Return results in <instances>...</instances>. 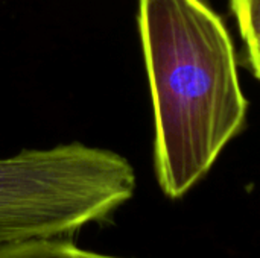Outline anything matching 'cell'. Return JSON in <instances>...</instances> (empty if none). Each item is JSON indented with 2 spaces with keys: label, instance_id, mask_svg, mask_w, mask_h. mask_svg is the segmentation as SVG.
<instances>
[{
  "label": "cell",
  "instance_id": "cell-1",
  "mask_svg": "<svg viewBox=\"0 0 260 258\" xmlns=\"http://www.w3.org/2000/svg\"><path fill=\"white\" fill-rule=\"evenodd\" d=\"M139 33L154 108V167L169 199L212 169L245 125L230 35L203 0H139Z\"/></svg>",
  "mask_w": 260,
  "mask_h": 258
},
{
  "label": "cell",
  "instance_id": "cell-3",
  "mask_svg": "<svg viewBox=\"0 0 260 258\" xmlns=\"http://www.w3.org/2000/svg\"><path fill=\"white\" fill-rule=\"evenodd\" d=\"M0 258H125L81 248L72 237H41L0 245Z\"/></svg>",
  "mask_w": 260,
  "mask_h": 258
},
{
  "label": "cell",
  "instance_id": "cell-4",
  "mask_svg": "<svg viewBox=\"0 0 260 258\" xmlns=\"http://www.w3.org/2000/svg\"><path fill=\"white\" fill-rule=\"evenodd\" d=\"M245 44L247 59L260 79V0H230Z\"/></svg>",
  "mask_w": 260,
  "mask_h": 258
},
{
  "label": "cell",
  "instance_id": "cell-2",
  "mask_svg": "<svg viewBox=\"0 0 260 258\" xmlns=\"http://www.w3.org/2000/svg\"><path fill=\"white\" fill-rule=\"evenodd\" d=\"M136 187L123 155L81 141L0 158V245L110 224Z\"/></svg>",
  "mask_w": 260,
  "mask_h": 258
}]
</instances>
